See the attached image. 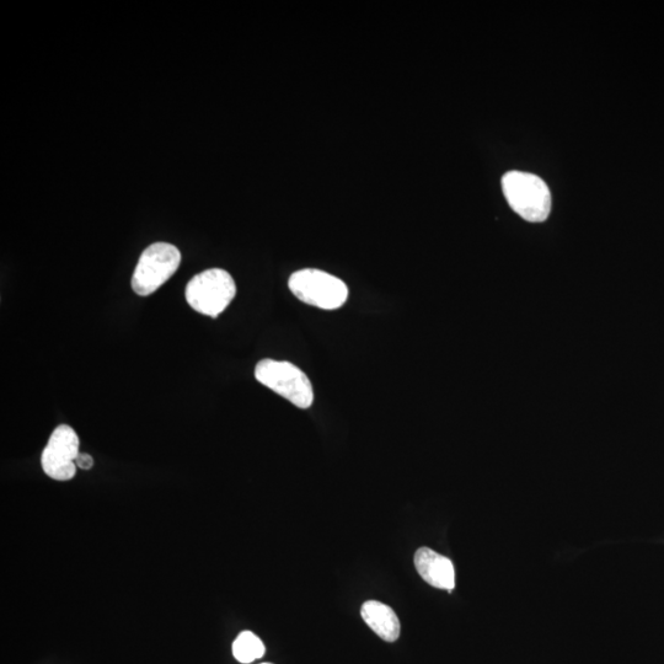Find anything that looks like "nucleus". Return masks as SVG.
Returning <instances> with one entry per match:
<instances>
[{
	"instance_id": "nucleus-1",
	"label": "nucleus",
	"mask_w": 664,
	"mask_h": 664,
	"mask_svg": "<svg viewBox=\"0 0 664 664\" xmlns=\"http://www.w3.org/2000/svg\"><path fill=\"white\" fill-rule=\"evenodd\" d=\"M502 190L508 205L526 221L540 223L549 217L551 194L539 176L510 171L503 176Z\"/></svg>"
},
{
	"instance_id": "nucleus-2",
	"label": "nucleus",
	"mask_w": 664,
	"mask_h": 664,
	"mask_svg": "<svg viewBox=\"0 0 664 664\" xmlns=\"http://www.w3.org/2000/svg\"><path fill=\"white\" fill-rule=\"evenodd\" d=\"M237 294V286L229 272L210 269L198 273L187 283L186 302L197 313L217 318L229 307Z\"/></svg>"
},
{
	"instance_id": "nucleus-3",
	"label": "nucleus",
	"mask_w": 664,
	"mask_h": 664,
	"mask_svg": "<svg viewBox=\"0 0 664 664\" xmlns=\"http://www.w3.org/2000/svg\"><path fill=\"white\" fill-rule=\"evenodd\" d=\"M255 378L299 409H309L314 403V390L307 374L286 361L262 360L256 364Z\"/></svg>"
},
{
	"instance_id": "nucleus-4",
	"label": "nucleus",
	"mask_w": 664,
	"mask_h": 664,
	"mask_svg": "<svg viewBox=\"0 0 664 664\" xmlns=\"http://www.w3.org/2000/svg\"><path fill=\"white\" fill-rule=\"evenodd\" d=\"M181 264V253L175 245L154 243L143 251L132 276V288L138 296L157 292L175 275Z\"/></svg>"
},
{
	"instance_id": "nucleus-5",
	"label": "nucleus",
	"mask_w": 664,
	"mask_h": 664,
	"mask_svg": "<svg viewBox=\"0 0 664 664\" xmlns=\"http://www.w3.org/2000/svg\"><path fill=\"white\" fill-rule=\"evenodd\" d=\"M288 287L299 301L324 310L339 309L348 298V287L330 273L304 269L289 277Z\"/></svg>"
},
{
	"instance_id": "nucleus-6",
	"label": "nucleus",
	"mask_w": 664,
	"mask_h": 664,
	"mask_svg": "<svg viewBox=\"0 0 664 664\" xmlns=\"http://www.w3.org/2000/svg\"><path fill=\"white\" fill-rule=\"evenodd\" d=\"M79 444L77 432L71 426H58L41 455L45 474L57 481L72 480L77 474Z\"/></svg>"
},
{
	"instance_id": "nucleus-7",
	"label": "nucleus",
	"mask_w": 664,
	"mask_h": 664,
	"mask_svg": "<svg viewBox=\"0 0 664 664\" xmlns=\"http://www.w3.org/2000/svg\"><path fill=\"white\" fill-rule=\"evenodd\" d=\"M415 566L419 575L428 585L452 592L455 587V571L451 560L428 548H421L415 554Z\"/></svg>"
},
{
	"instance_id": "nucleus-8",
	"label": "nucleus",
	"mask_w": 664,
	"mask_h": 664,
	"mask_svg": "<svg viewBox=\"0 0 664 664\" xmlns=\"http://www.w3.org/2000/svg\"><path fill=\"white\" fill-rule=\"evenodd\" d=\"M362 618L366 624L376 633L380 639L387 642H395L399 639L401 625L398 615L394 610L377 601H369L363 604L361 609Z\"/></svg>"
},
{
	"instance_id": "nucleus-9",
	"label": "nucleus",
	"mask_w": 664,
	"mask_h": 664,
	"mask_svg": "<svg viewBox=\"0 0 664 664\" xmlns=\"http://www.w3.org/2000/svg\"><path fill=\"white\" fill-rule=\"evenodd\" d=\"M265 652L264 642L251 631H243L233 644V655L240 663L249 664L259 660L264 657Z\"/></svg>"
},
{
	"instance_id": "nucleus-10",
	"label": "nucleus",
	"mask_w": 664,
	"mask_h": 664,
	"mask_svg": "<svg viewBox=\"0 0 664 664\" xmlns=\"http://www.w3.org/2000/svg\"><path fill=\"white\" fill-rule=\"evenodd\" d=\"M76 463L77 467L83 470H90L94 467V459L88 453H79Z\"/></svg>"
},
{
	"instance_id": "nucleus-11",
	"label": "nucleus",
	"mask_w": 664,
	"mask_h": 664,
	"mask_svg": "<svg viewBox=\"0 0 664 664\" xmlns=\"http://www.w3.org/2000/svg\"><path fill=\"white\" fill-rule=\"evenodd\" d=\"M261 664H271V663H261Z\"/></svg>"
}]
</instances>
